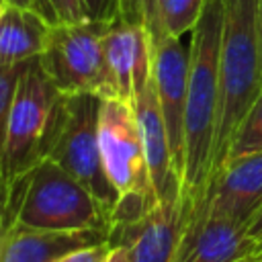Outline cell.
Returning a JSON list of instances; mask_svg holds the SVG:
<instances>
[{
	"mask_svg": "<svg viewBox=\"0 0 262 262\" xmlns=\"http://www.w3.org/2000/svg\"><path fill=\"white\" fill-rule=\"evenodd\" d=\"M223 0H207L188 43V94L184 119L182 194L199 205L209 186L219 106V53Z\"/></svg>",
	"mask_w": 262,
	"mask_h": 262,
	"instance_id": "cell-1",
	"label": "cell"
},
{
	"mask_svg": "<svg viewBox=\"0 0 262 262\" xmlns=\"http://www.w3.org/2000/svg\"><path fill=\"white\" fill-rule=\"evenodd\" d=\"M260 90L262 47L258 27V0H223L219 106L209 184L225 164L233 135Z\"/></svg>",
	"mask_w": 262,
	"mask_h": 262,
	"instance_id": "cell-2",
	"label": "cell"
},
{
	"mask_svg": "<svg viewBox=\"0 0 262 262\" xmlns=\"http://www.w3.org/2000/svg\"><path fill=\"white\" fill-rule=\"evenodd\" d=\"M10 225L55 231L98 229L111 233L104 205L51 158H41L8 188Z\"/></svg>",
	"mask_w": 262,
	"mask_h": 262,
	"instance_id": "cell-3",
	"label": "cell"
},
{
	"mask_svg": "<svg viewBox=\"0 0 262 262\" xmlns=\"http://www.w3.org/2000/svg\"><path fill=\"white\" fill-rule=\"evenodd\" d=\"M98 141L106 176L119 194L113 211V231L137 221L158 205L133 102L117 96L102 98Z\"/></svg>",
	"mask_w": 262,
	"mask_h": 262,
	"instance_id": "cell-4",
	"label": "cell"
},
{
	"mask_svg": "<svg viewBox=\"0 0 262 262\" xmlns=\"http://www.w3.org/2000/svg\"><path fill=\"white\" fill-rule=\"evenodd\" d=\"M102 98L96 94H59L49 123L43 158H51L80 180L111 213L119 194L111 184L98 141Z\"/></svg>",
	"mask_w": 262,
	"mask_h": 262,
	"instance_id": "cell-5",
	"label": "cell"
},
{
	"mask_svg": "<svg viewBox=\"0 0 262 262\" xmlns=\"http://www.w3.org/2000/svg\"><path fill=\"white\" fill-rule=\"evenodd\" d=\"M113 20L117 18H84L49 27L39 63L61 94L115 96L104 51V35Z\"/></svg>",
	"mask_w": 262,
	"mask_h": 262,
	"instance_id": "cell-6",
	"label": "cell"
},
{
	"mask_svg": "<svg viewBox=\"0 0 262 262\" xmlns=\"http://www.w3.org/2000/svg\"><path fill=\"white\" fill-rule=\"evenodd\" d=\"M59 90L37 59H31L16 84L10 104L4 149L0 160V182L10 188L45 151V139Z\"/></svg>",
	"mask_w": 262,
	"mask_h": 262,
	"instance_id": "cell-7",
	"label": "cell"
},
{
	"mask_svg": "<svg viewBox=\"0 0 262 262\" xmlns=\"http://www.w3.org/2000/svg\"><path fill=\"white\" fill-rule=\"evenodd\" d=\"M262 246L248 227L213 215L203 207H192L174 262H258Z\"/></svg>",
	"mask_w": 262,
	"mask_h": 262,
	"instance_id": "cell-8",
	"label": "cell"
},
{
	"mask_svg": "<svg viewBox=\"0 0 262 262\" xmlns=\"http://www.w3.org/2000/svg\"><path fill=\"white\" fill-rule=\"evenodd\" d=\"M154 47V86L168 131L176 170L182 180L184 170V119L188 94V45L180 37L162 35L151 41Z\"/></svg>",
	"mask_w": 262,
	"mask_h": 262,
	"instance_id": "cell-9",
	"label": "cell"
},
{
	"mask_svg": "<svg viewBox=\"0 0 262 262\" xmlns=\"http://www.w3.org/2000/svg\"><path fill=\"white\" fill-rule=\"evenodd\" d=\"M190 209L192 203L184 194L170 201H158V205L137 221L115 227L108 233V242L125 244L131 262H174Z\"/></svg>",
	"mask_w": 262,
	"mask_h": 262,
	"instance_id": "cell-10",
	"label": "cell"
},
{
	"mask_svg": "<svg viewBox=\"0 0 262 262\" xmlns=\"http://www.w3.org/2000/svg\"><path fill=\"white\" fill-rule=\"evenodd\" d=\"M194 207L248 227L262 207V151L229 158L211 180L205 199Z\"/></svg>",
	"mask_w": 262,
	"mask_h": 262,
	"instance_id": "cell-11",
	"label": "cell"
},
{
	"mask_svg": "<svg viewBox=\"0 0 262 262\" xmlns=\"http://www.w3.org/2000/svg\"><path fill=\"white\" fill-rule=\"evenodd\" d=\"M104 51L117 98L135 100V92L151 78L154 47L145 25L113 20L104 35Z\"/></svg>",
	"mask_w": 262,
	"mask_h": 262,
	"instance_id": "cell-12",
	"label": "cell"
},
{
	"mask_svg": "<svg viewBox=\"0 0 262 262\" xmlns=\"http://www.w3.org/2000/svg\"><path fill=\"white\" fill-rule=\"evenodd\" d=\"M133 106H135L143 151H145V160H147V168H149V176H151V184L158 194V201L178 199L182 194V180L174 164L168 131H166L160 102L156 96L154 74L135 92Z\"/></svg>",
	"mask_w": 262,
	"mask_h": 262,
	"instance_id": "cell-13",
	"label": "cell"
},
{
	"mask_svg": "<svg viewBox=\"0 0 262 262\" xmlns=\"http://www.w3.org/2000/svg\"><path fill=\"white\" fill-rule=\"evenodd\" d=\"M108 239V233L98 229L55 231L8 225L0 242V262H55L61 256Z\"/></svg>",
	"mask_w": 262,
	"mask_h": 262,
	"instance_id": "cell-14",
	"label": "cell"
},
{
	"mask_svg": "<svg viewBox=\"0 0 262 262\" xmlns=\"http://www.w3.org/2000/svg\"><path fill=\"white\" fill-rule=\"evenodd\" d=\"M51 23L31 6L8 4L0 18V66L41 57Z\"/></svg>",
	"mask_w": 262,
	"mask_h": 262,
	"instance_id": "cell-15",
	"label": "cell"
},
{
	"mask_svg": "<svg viewBox=\"0 0 262 262\" xmlns=\"http://www.w3.org/2000/svg\"><path fill=\"white\" fill-rule=\"evenodd\" d=\"M207 0H158V35L151 39H160L162 35L184 37L192 33L199 23Z\"/></svg>",
	"mask_w": 262,
	"mask_h": 262,
	"instance_id": "cell-16",
	"label": "cell"
},
{
	"mask_svg": "<svg viewBox=\"0 0 262 262\" xmlns=\"http://www.w3.org/2000/svg\"><path fill=\"white\" fill-rule=\"evenodd\" d=\"M260 151H262V90L258 92L254 104L248 108L246 117L242 119L235 135H233L227 160L235 158V156L260 154Z\"/></svg>",
	"mask_w": 262,
	"mask_h": 262,
	"instance_id": "cell-17",
	"label": "cell"
},
{
	"mask_svg": "<svg viewBox=\"0 0 262 262\" xmlns=\"http://www.w3.org/2000/svg\"><path fill=\"white\" fill-rule=\"evenodd\" d=\"M31 6L39 14H43L51 25L90 18L82 0H33Z\"/></svg>",
	"mask_w": 262,
	"mask_h": 262,
	"instance_id": "cell-18",
	"label": "cell"
},
{
	"mask_svg": "<svg viewBox=\"0 0 262 262\" xmlns=\"http://www.w3.org/2000/svg\"><path fill=\"white\" fill-rule=\"evenodd\" d=\"M27 63L0 66V160H2V149H4V137H6L10 104H12V98H14V90H16L18 78H20V74H23Z\"/></svg>",
	"mask_w": 262,
	"mask_h": 262,
	"instance_id": "cell-19",
	"label": "cell"
},
{
	"mask_svg": "<svg viewBox=\"0 0 262 262\" xmlns=\"http://www.w3.org/2000/svg\"><path fill=\"white\" fill-rule=\"evenodd\" d=\"M108 248H111V242L104 239V242H98V244H92L86 248H78V250L61 256L55 262H102Z\"/></svg>",
	"mask_w": 262,
	"mask_h": 262,
	"instance_id": "cell-20",
	"label": "cell"
},
{
	"mask_svg": "<svg viewBox=\"0 0 262 262\" xmlns=\"http://www.w3.org/2000/svg\"><path fill=\"white\" fill-rule=\"evenodd\" d=\"M117 16L121 20L145 25V20H143V0H117Z\"/></svg>",
	"mask_w": 262,
	"mask_h": 262,
	"instance_id": "cell-21",
	"label": "cell"
},
{
	"mask_svg": "<svg viewBox=\"0 0 262 262\" xmlns=\"http://www.w3.org/2000/svg\"><path fill=\"white\" fill-rule=\"evenodd\" d=\"M90 18H119L117 0H82Z\"/></svg>",
	"mask_w": 262,
	"mask_h": 262,
	"instance_id": "cell-22",
	"label": "cell"
},
{
	"mask_svg": "<svg viewBox=\"0 0 262 262\" xmlns=\"http://www.w3.org/2000/svg\"><path fill=\"white\" fill-rule=\"evenodd\" d=\"M158 0H143V20L149 31V37L154 39L158 35Z\"/></svg>",
	"mask_w": 262,
	"mask_h": 262,
	"instance_id": "cell-23",
	"label": "cell"
},
{
	"mask_svg": "<svg viewBox=\"0 0 262 262\" xmlns=\"http://www.w3.org/2000/svg\"><path fill=\"white\" fill-rule=\"evenodd\" d=\"M10 225V209H8V188L0 182V242L4 231Z\"/></svg>",
	"mask_w": 262,
	"mask_h": 262,
	"instance_id": "cell-24",
	"label": "cell"
},
{
	"mask_svg": "<svg viewBox=\"0 0 262 262\" xmlns=\"http://www.w3.org/2000/svg\"><path fill=\"white\" fill-rule=\"evenodd\" d=\"M102 262H131V254L129 248L125 244H111L106 256Z\"/></svg>",
	"mask_w": 262,
	"mask_h": 262,
	"instance_id": "cell-25",
	"label": "cell"
},
{
	"mask_svg": "<svg viewBox=\"0 0 262 262\" xmlns=\"http://www.w3.org/2000/svg\"><path fill=\"white\" fill-rule=\"evenodd\" d=\"M248 231H250V235L262 246V207L258 209V213L254 215V219L250 221V225H248Z\"/></svg>",
	"mask_w": 262,
	"mask_h": 262,
	"instance_id": "cell-26",
	"label": "cell"
},
{
	"mask_svg": "<svg viewBox=\"0 0 262 262\" xmlns=\"http://www.w3.org/2000/svg\"><path fill=\"white\" fill-rule=\"evenodd\" d=\"M258 27H260V47H262V0H258Z\"/></svg>",
	"mask_w": 262,
	"mask_h": 262,
	"instance_id": "cell-27",
	"label": "cell"
},
{
	"mask_svg": "<svg viewBox=\"0 0 262 262\" xmlns=\"http://www.w3.org/2000/svg\"><path fill=\"white\" fill-rule=\"evenodd\" d=\"M6 4H18V6H31L33 4V0H4ZM33 8V6H31Z\"/></svg>",
	"mask_w": 262,
	"mask_h": 262,
	"instance_id": "cell-28",
	"label": "cell"
},
{
	"mask_svg": "<svg viewBox=\"0 0 262 262\" xmlns=\"http://www.w3.org/2000/svg\"><path fill=\"white\" fill-rule=\"evenodd\" d=\"M6 6H8V4H6L4 0H0V18H2V14H4V10H6Z\"/></svg>",
	"mask_w": 262,
	"mask_h": 262,
	"instance_id": "cell-29",
	"label": "cell"
},
{
	"mask_svg": "<svg viewBox=\"0 0 262 262\" xmlns=\"http://www.w3.org/2000/svg\"><path fill=\"white\" fill-rule=\"evenodd\" d=\"M258 262H262V260H258Z\"/></svg>",
	"mask_w": 262,
	"mask_h": 262,
	"instance_id": "cell-30",
	"label": "cell"
}]
</instances>
